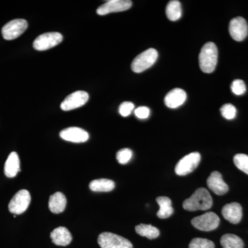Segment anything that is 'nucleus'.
<instances>
[{"label":"nucleus","instance_id":"obj_19","mask_svg":"<svg viewBox=\"0 0 248 248\" xmlns=\"http://www.w3.org/2000/svg\"><path fill=\"white\" fill-rule=\"evenodd\" d=\"M66 197L62 192H56L50 196L49 199L48 207L50 211L54 214H60L64 211L66 207Z\"/></svg>","mask_w":248,"mask_h":248},{"label":"nucleus","instance_id":"obj_18","mask_svg":"<svg viewBox=\"0 0 248 248\" xmlns=\"http://www.w3.org/2000/svg\"><path fill=\"white\" fill-rule=\"evenodd\" d=\"M20 171V161L19 156L16 152H13L8 156L4 165L5 175L9 178L16 177Z\"/></svg>","mask_w":248,"mask_h":248},{"label":"nucleus","instance_id":"obj_30","mask_svg":"<svg viewBox=\"0 0 248 248\" xmlns=\"http://www.w3.org/2000/svg\"><path fill=\"white\" fill-rule=\"evenodd\" d=\"M135 108V105L130 102H124L122 103L119 108V112L122 117H126L131 114Z\"/></svg>","mask_w":248,"mask_h":248},{"label":"nucleus","instance_id":"obj_14","mask_svg":"<svg viewBox=\"0 0 248 248\" xmlns=\"http://www.w3.org/2000/svg\"><path fill=\"white\" fill-rule=\"evenodd\" d=\"M207 185L214 193L223 195L229 190L228 184L223 181L221 173L215 171L210 174L207 180Z\"/></svg>","mask_w":248,"mask_h":248},{"label":"nucleus","instance_id":"obj_5","mask_svg":"<svg viewBox=\"0 0 248 248\" xmlns=\"http://www.w3.org/2000/svg\"><path fill=\"white\" fill-rule=\"evenodd\" d=\"M191 223L192 226L200 231H213L218 228L220 218L216 214L210 212L192 218Z\"/></svg>","mask_w":248,"mask_h":248},{"label":"nucleus","instance_id":"obj_21","mask_svg":"<svg viewBox=\"0 0 248 248\" xmlns=\"http://www.w3.org/2000/svg\"><path fill=\"white\" fill-rule=\"evenodd\" d=\"M89 187L93 192H110L115 188V184L110 179H95L90 183Z\"/></svg>","mask_w":248,"mask_h":248},{"label":"nucleus","instance_id":"obj_27","mask_svg":"<svg viewBox=\"0 0 248 248\" xmlns=\"http://www.w3.org/2000/svg\"><path fill=\"white\" fill-rule=\"evenodd\" d=\"M222 116L228 120H233L236 117V109L234 106L231 104H226L220 109Z\"/></svg>","mask_w":248,"mask_h":248},{"label":"nucleus","instance_id":"obj_31","mask_svg":"<svg viewBox=\"0 0 248 248\" xmlns=\"http://www.w3.org/2000/svg\"><path fill=\"white\" fill-rule=\"evenodd\" d=\"M151 114L149 108L146 107H140L135 109V115L140 120H145L148 118Z\"/></svg>","mask_w":248,"mask_h":248},{"label":"nucleus","instance_id":"obj_15","mask_svg":"<svg viewBox=\"0 0 248 248\" xmlns=\"http://www.w3.org/2000/svg\"><path fill=\"white\" fill-rule=\"evenodd\" d=\"M223 217L233 224H237L243 217L242 207L236 202L226 204L222 209Z\"/></svg>","mask_w":248,"mask_h":248},{"label":"nucleus","instance_id":"obj_23","mask_svg":"<svg viewBox=\"0 0 248 248\" xmlns=\"http://www.w3.org/2000/svg\"><path fill=\"white\" fill-rule=\"evenodd\" d=\"M135 231L140 236H145L149 239H156L160 234L159 230L156 227L143 223L135 227Z\"/></svg>","mask_w":248,"mask_h":248},{"label":"nucleus","instance_id":"obj_22","mask_svg":"<svg viewBox=\"0 0 248 248\" xmlns=\"http://www.w3.org/2000/svg\"><path fill=\"white\" fill-rule=\"evenodd\" d=\"M166 13L169 20L175 22L180 19L182 16V5L180 1L177 0L169 1L166 6Z\"/></svg>","mask_w":248,"mask_h":248},{"label":"nucleus","instance_id":"obj_9","mask_svg":"<svg viewBox=\"0 0 248 248\" xmlns=\"http://www.w3.org/2000/svg\"><path fill=\"white\" fill-rule=\"evenodd\" d=\"M28 28V22L24 19L11 21L1 29L3 37L6 40H13L24 33Z\"/></svg>","mask_w":248,"mask_h":248},{"label":"nucleus","instance_id":"obj_4","mask_svg":"<svg viewBox=\"0 0 248 248\" xmlns=\"http://www.w3.org/2000/svg\"><path fill=\"white\" fill-rule=\"evenodd\" d=\"M98 244L102 248H133L130 241L111 232H103L98 237Z\"/></svg>","mask_w":248,"mask_h":248},{"label":"nucleus","instance_id":"obj_10","mask_svg":"<svg viewBox=\"0 0 248 248\" xmlns=\"http://www.w3.org/2000/svg\"><path fill=\"white\" fill-rule=\"evenodd\" d=\"M89 99L88 93L78 91L69 94L61 104L62 110L69 111L83 107Z\"/></svg>","mask_w":248,"mask_h":248},{"label":"nucleus","instance_id":"obj_13","mask_svg":"<svg viewBox=\"0 0 248 248\" xmlns=\"http://www.w3.org/2000/svg\"><path fill=\"white\" fill-rule=\"evenodd\" d=\"M60 136L62 140L73 143H84L89 140V134L78 127L64 129L60 133Z\"/></svg>","mask_w":248,"mask_h":248},{"label":"nucleus","instance_id":"obj_6","mask_svg":"<svg viewBox=\"0 0 248 248\" xmlns=\"http://www.w3.org/2000/svg\"><path fill=\"white\" fill-rule=\"evenodd\" d=\"M200 161L201 155L197 152L186 155L176 165V174L179 176H185L190 174L197 169Z\"/></svg>","mask_w":248,"mask_h":248},{"label":"nucleus","instance_id":"obj_29","mask_svg":"<svg viewBox=\"0 0 248 248\" xmlns=\"http://www.w3.org/2000/svg\"><path fill=\"white\" fill-rule=\"evenodd\" d=\"M231 90L232 92L236 95H243L246 92V84L243 80L235 79L232 83Z\"/></svg>","mask_w":248,"mask_h":248},{"label":"nucleus","instance_id":"obj_2","mask_svg":"<svg viewBox=\"0 0 248 248\" xmlns=\"http://www.w3.org/2000/svg\"><path fill=\"white\" fill-rule=\"evenodd\" d=\"M218 50L213 42H208L201 50L199 62L201 70L205 73H212L216 68Z\"/></svg>","mask_w":248,"mask_h":248},{"label":"nucleus","instance_id":"obj_26","mask_svg":"<svg viewBox=\"0 0 248 248\" xmlns=\"http://www.w3.org/2000/svg\"><path fill=\"white\" fill-rule=\"evenodd\" d=\"M213 241L202 238H196L191 241L189 248H215Z\"/></svg>","mask_w":248,"mask_h":248},{"label":"nucleus","instance_id":"obj_17","mask_svg":"<svg viewBox=\"0 0 248 248\" xmlns=\"http://www.w3.org/2000/svg\"><path fill=\"white\" fill-rule=\"evenodd\" d=\"M50 239L57 246H66L71 244L73 237L66 228L59 227L50 233Z\"/></svg>","mask_w":248,"mask_h":248},{"label":"nucleus","instance_id":"obj_24","mask_svg":"<svg viewBox=\"0 0 248 248\" xmlns=\"http://www.w3.org/2000/svg\"><path fill=\"white\" fill-rule=\"evenodd\" d=\"M223 248H244V241L239 236L232 234L223 235L221 239Z\"/></svg>","mask_w":248,"mask_h":248},{"label":"nucleus","instance_id":"obj_1","mask_svg":"<svg viewBox=\"0 0 248 248\" xmlns=\"http://www.w3.org/2000/svg\"><path fill=\"white\" fill-rule=\"evenodd\" d=\"M213 205V199L210 192L201 187L192 194L190 198L184 201L183 207L187 211L207 210Z\"/></svg>","mask_w":248,"mask_h":248},{"label":"nucleus","instance_id":"obj_16","mask_svg":"<svg viewBox=\"0 0 248 248\" xmlns=\"http://www.w3.org/2000/svg\"><path fill=\"white\" fill-rule=\"evenodd\" d=\"M187 99V94L183 89H174L170 91L166 97L164 102L170 108H177L183 105Z\"/></svg>","mask_w":248,"mask_h":248},{"label":"nucleus","instance_id":"obj_25","mask_svg":"<svg viewBox=\"0 0 248 248\" xmlns=\"http://www.w3.org/2000/svg\"><path fill=\"white\" fill-rule=\"evenodd\" d=\"M235 166L243 172L248 174V155L237 154L234 156Z\"/></svg>","mask_w":248,"mask_h":248},{"label":"nucleus","instance_id":"obj_11","mask_svg":"<svg viewBox=\"0 0 248 248\" xmlns=\"http://www.w3.org/2000/svg\"><path fill=\"white\" fill-rule=\"evenodd\" d=\"M133 2L130 0H110L102 4L97 9V14L99 16L122 12L131 7Z\"/></svg>","mask_w":248,"mask_h":248},{"label":"nucleus","instance_id":"obj_7","mask_svg":"<svg viewBox=\"0 0 248 248\" xmlns=\"http://www.w3.org/2000/svg\"><path fill=\"white\" fill-rule=\"evenodd\" d=\"M63 40V36L58 32H46L35 39L33 47L35 50L43 51L56 46Z\"/></svg>","mask_w":248,"mask_h":248},{"label":"nucleus","instance_id":"obj_3","mask_svg":"<svg viewBox=\"0 0 248 248\" xmlns=\"http://www.w3.org/2000/svg\"><path fill=\"white\" fill-rule=\"evenodd\" d=\"M158 58V52L149 48L137 56L132 62L131 68L136 73H142L155 64Z\"/></svg>","mask_w":248,"mask_h":248},{"label":"nucleus","instance_id":"obj_8","mask_svg":"<svg viewBox=\"0 0 248 248\" xmlns=\"http://www.w3.org/2000/svg\"><path fill=\"white\" fill-rule=\"evenodd\" d=\"M31 197L29 191L21 190L17 192L9 204V210L14 215L24 213L30 205Z\"/></svg>","mask_w":248,"mask_h":248},{"label":"nucleus","instance_id":"obj_12","mask_svg":"<svg viewBox=\"0 0 248 248\" xmlns=\"http://www.w3.org/2000/svg\"><path fill=\"white\" fill-rule=\"evenodd\" d=\"M229 32L232 38L236 42H241L247 37L248 25L244 18L235 17L230 22Z\"/></svg>","mask_w":248,"mask_h":248},{"label":"nucleus","instance_id":"obj_20","mask_svg":"<svg viewBox=\"0 0 248 248\" xmlns=\"http://www.w3.org/2000/svg\"><path fill=\"white\" fill-rule=\"evenodd\" d=\"M156 200L159 205V211L156 214L157 217L159 218H167L170 217L174 212L170 199L167 197H159Z\"/></svg>","mask_w":248,"mask_h":248},{"label":"nucleus","instance_id":"obj_28","mask_svg":"<svg viewBox=\"0 0 248 248\" xmlns=\"http://www.w3.org/2000/svg\"><path fill=\"white\" fill-rule=\"evenodd\" d=\"M133 156V152L129 148H124L117 153V160L120 164H125L130 161Z\"/></svg>","mask_w":248,"mask_h":248}]
</instances>
